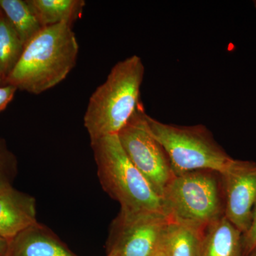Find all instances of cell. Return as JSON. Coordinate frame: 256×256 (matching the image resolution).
<instances>
[{
  "label": "cell",
  "instance_id": "obj_8",
  "mask_svg": "<svg viewBox=\"0 0 256 256\" xmlns=\"http://www.w3.org/2000/svg\"><path fill=\"white\" fill-rule=\"evenodd\" d=\"M220 178L225 202L224 216L245 234L252 224L256 204V162L235 159Z\"/></svg>",
  "mask_w": 256,
  "mask_h": 256
},
{
  "label": "cell",
  "instance_id": "obj_24",
  "mask_svg": "<svg viewBox=\"0 0 256 256\" xmlns=\"http://www.w3.org/2000/svg\"><path fill=\"white\" fill-rule=\"evenodd\" d=\"M252 2H254V6H255V8H256V0H254V1Z\"/></svg>",
  "mask_w": 256,
  "mask_h": 256
},
{
  "label": "cell",
  "instance_id": "obj_11",
  "mask_svg": "<svg viewBox=\"0 0 256 256\" xmlns=\"http://www.w3.org/2000/svg\"><path fill=\"white\" fill-rule=\"evenodd\" d=\"M200 256H244L242 234L222 217L204 232Z\"/></svg>",
  "mask_w": 256,
  "mask_h": 256
},
{
  "label": "cell",
  "instance_id": "obj_15",
  "mask_svg": "<svg viewBox=\"0 0 256 256\" xmlns=\"http://www.w3.org/2000/svg\"><path fill=\"white\" fill-rule=\"evenodd\" d=\"M24 45L0 8V78L4 82L16 66Z\"/></svg>",
  "mask_w": 256,
  "mask_h": 256
},
{
  "label": "cell",
  "instance_id": "obj_17",
  "mask_svg": "<svg viewBox=\"0 0 256 256\" xmlns=\"http://www.w3.org/2000/svg\"><path fill=\"white\" fill-rule=\"evenodd\" d=\"M256 248V204L250 228L242 234V256H248Z\"/></svg>",
  "mask_w": 256,
  "mask_h": 256
},
{
  "label": "cell",
  "instance_id": "obj_2",
  "mask_svg": "<svg viewBox=\"0 0 256 256\" xmlns=\"http://www.w3.org/2000/svg\"><path fill=\"white\" fill-rule=\"evenodd\" d=\"M144 75L142 60L137 55L118 62L106 82L90 96L84 126L90 141L118 134L140 105Z\"/></svg>",
  "mask_w": 256,
  "mask_h": 256
},
{
  "label": "cell",
  "instance_id": "obj_18",
  "mask_svg": "<svg viewBox=\"0 0 256 256\" xmlns=\"http://www.w3.org/2000/svg\"><path fill=\"white\" fill-rule=\"evenodd\" d=\"M16 90L18 88L16 87L9 84L0 86V112L4 110L12 100Z\"/></svg>",
  "mask_w": 256,
  "mask_h": 256
},
{
  "label": "cell",
  "instance_id": "obj_14",
  "mask_svg": "<svg viewBox=\"0 0 256 256\" xmlns=\"http://www.w3.org/2000/svg\"><path fill=\"white\" fill-rule=\"evenodd\" d=\"M44 28L69 23L73 24L82 16L84 0H28Z\"/></svg>",
  "mask_w": 256,
  "mask_h": 256
},
{
  "label": "cell",
  "instance_id": "obj_6",
  "mask_svg": "<svg viewBox=\"0 0 256 256\" xmlns=\"http://www.w3.org/2000/svg\"><path fill=\"white\" fill-rule=\"evenodd\" d=\"M146 114L141 102L117 136L128 158L161 197L174 174L166 152L148 128Z\"/></svg>",
  "mask_w": 256,
  "mask_h": 256
},
{
  "label": "cell",
  "instance_id": "obj_22",
  "mask_svg": "<svg viewBox=\"0 0 256 256\" xmlns=\"http://www.w3.org/2000/svg\"><path fill=\"white\" fill-rule=\"evenodd\" d=\"M4 82L2 80L1 78H0V86H4Z\"/></svg>",
  "mask_w": 256,
  "mask_h": 256
},
{
  "label": "cell",
  "instance_id": "obj_4",
  "mask_svg": "<svg viewBox=\"0 0 256 256\" xmlns=\"http://www.w3.org/2000/svg\"><path fill=\"white\" fill-rule=\"evenodd\" d=\"M170 222L200 232L224 216L225 202L220 173L198 170L174 176L161 196Z\"/></svg>",
  "mask_w": 256,
  "mask_h": 256
},
{
  "label": "cell",
  "instance_id": "obj_9",
  "mask_svg": "<svg viewBox=\"0 0 256 256\" xmlns=\"http://www.w3.org/2000/svg\"><path fill=\"white\" fill-rule=\"evenodd\" d=\"M36 202L26 194L10 188L0 193V236L11 242L36 224Z\"/></svg>",
  "mask_w": 256,
  "mask_h": 256
},
{
  "label": "cell",
  "instance_id": "obj_19",
  "mask_svg": "<svg viewBox=\"0 0 256 256\" xmlns=\"http://www.w3.org/2000/svg\"><path fill=\"white\" fill-rule=\"evenodd\" d=\"M10 240L0 236V256H8L9 252Z\"/></svg>",
  "mask_w": 256,
  "mask_h": 256
},
{
  "label": "cell",
  "instance_id": "obj_23",
  "mask_svg": "<svg viewBox=\"0 0 256 256\" xmlns=\"http://www.w3.org/2000/svg\"><path fill=\"white\" fill-rule=\"evenodd\" d=\"M108 256H117L116 255H114V252H108Z\"/></svg>",
  "mask_w": 256,
  "mask_h": 256
},
{
  "label": "cell",
  "instance_id": "obj_7",
  "mask_svg": "<svg viewBox=\"0 0 256 256\" xmlns=\"http://www.w3.org/2000/svg\"><path fill=\"white\" fill-rule=\"evenodd\" d=\"M170 220L160 212H120L109 234V252L117 256H154L161 249Z\"/></svg>",
  "mask_w": 256,
  "mask_h": 256
},
{
  "label": "cell",
  "instance_id": "obj_3",
  "mask_svg": "<svg viewBox=\"0 0 256 256\" xmlns=\"http://www.w3.org/2000/svg\"><path fill=\"white\" fill-rule=\"evenodd\" d=\"M90 144L101 186L118 202L120 212L164 214L161 197L128 158L117 134L90 141Z\"/></svg>",
  "mask_w": 256,
  "mask_h": 256
},
{
  "label": "cell",
  "instance_id": "obj_10",
  "mask_svg": "<svg viewBox=\"0 0 256 256\" xmlns=\"http://www.w3.org/2000/svg\"><path fill=\"white\" fill-rule=\"evenodd\" d=\"M8 256H77L52 230L37 222L10 242Z\"/></svg>",
  "mask_w": 256,
  "mask_h": 256
},
{
  "label": "cell",
  "instance_id": "obj_13",
  "mask_svg": "<svg viewBox=\"0 0 256 256\" xmlns=\"http://www.w3.org/2000/svg\"><path fill=\"white\" fill-rule=\"evenodd\" d=\"M0 8L24 46L44 28L28 0H0Z\"/></svg>",
  "mask_w": 256,
  "mask_h": 256
},
{
  "label": "cell",
  "instance_id": "obj_12",
  "mask_svg": "<svg viewBox=\"0 0 256 256\" xmlns=\"http://www.w3.org/2000/svg\"><path fill=\"white\" fill-rule=\"evenodd\" d=\"M203 234L196 228L170 220L161 250L165 256H200Z\"/></svg>",
  "mask_w": 256,
  "mask_h": 256
},
{
  "label": "cell",
  "instance_id": "obj_20",
  "mask_svg": "<svg viewBox=\"0 0 256 256\" xmlns=\"http://www.w3.org/2000/svg\"><path fill=\"white\" fill-rule=\"evenodd\" d=\"M154 256H165L164 252H163L162 250L160 249L159 252H156V255Z\"/></svg>",
  "mask_w": 256,
  "mask_h": 256
},
{
  "label": "cell",
  "instance_id": "obj_16",
  "mask_svg": "<svg viewBox=\"0 0 256 256\" xmlns=\"http://www.w3.org/2000/svg\"><path fill=\"white\" fill-rule=\"evenodd\" d=\"M16 169V158L8 149L4 140L0 138V193L13 188Z\"/></svg>",
  "mask_w": 256,
  "mask_h": 256
},
{
  "label": "cell",
  "instance_id": "obj_21",
  "mask_svg": "<svg viewBox=\"0 0 256 256\" xmlns=\"http://www.w3.org/2000/svg\"><path fill=\"white\" fill-rule=\"evenodd\" d=\"M248 256H256V248Z\"/></svg>",
  "mask_w": 256,
  "mask_h": 256
},
{
  "label": "cell",
  "instance_id": "obj_5",
  "mask_svg": "<svg viewBox=\"0 0 256 256\" xmlns=\"http://www.w3.org/2000/svg\"><path fill=\"white\" fill-rule=\"evenodd\" d=\"M151 134L164 148L174 176L198 170L223 174L234 160L217 142L204 124H164L146 114Z\"/></svg>",
  "mask_w": 256,
  "mask_h": 256
},
{
  "label": "cell",
  "instance_id": "obj_1",
  "mask_svg": "<svg viewBox=\"0 0 256 256\" xmlns=\"http://www.w3.org/2000/svg\"><path fill=\"white\" fill-rule=\"evenodd\" d=\"M72 25L58 24L37 34L25 45L5 85L38 95L63 82L75 66L78 54Z\"/></svg>",
  "mask_w": 256,
  "mask_h": 256
}]
</instances>
